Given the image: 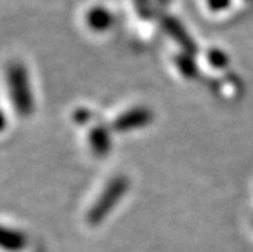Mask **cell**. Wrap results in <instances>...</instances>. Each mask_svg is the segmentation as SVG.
I'll return each mask as SVG.
<instances>
[{
  "mask_svg": "<svg viewBox=\"0 0 253 252\" xmlns=\"http://www.w3.org/2000/svg\"><path fill=\"white\" fill-rule=\"evenodd\" d=\"M164 28L167 34L173 38L176 44H179V48L182 52H185L188 55L196 56L197 55V44L193 41V37L188 34L187 28L182 25V23L173 17H167L164 21Z\"/></svg>",
  "mask_w": 253,
  "mask_h": 252,
  "instance_id": "obj_4",
  "label": "cell"
},
{
  "mask_svg": "<svg viewBox=\"0 0 253 252\" xmlns=\"http://www.w3.org/2000/svg\"><path fill=\"white\" fill-rule=\"evenodd\" d=\"M152 120V112L146 108H136L129 112H126L125 116L116 120V129L120 131H129L135 128L146 126Z\"/></svg>",
  "mask_w": 253,
  "mask_h": 252,
  "instance_id": "obj_5",
  "label": "cell"
},
{
  "mask_svg": "<svg viewBox=\"0 0 253 252\" xmlns=\"http://www.w3.org/2000/svg\"><path fill=\"white\" fill-rule=\"evenodd\" d=\"M91 143H93V151L99 153H106L109 148V140H108V134L103 131H93L91 132Z\"/></svg>",
  "mask_w": 253,
  "mask_h": 252,
  "instance_id": "obj_8",
  "label": "cell"
},
{
  "mask_svg": "<svg viewBox=\"0 0 253 252\" xmlns=\"http://www.w3.org/2000/svg\"><path fill=\"white\" fill-rule=\"evenodd\" d=\"M6 79H8V90L11 93L12 102L21 116H28L32 111V98L28 82V75L25 67L18 62H12L6 70Z\"/></svg>",
  "mask_w": 253,
  "mask_h": 252,
  "instance_id": "obj_2",
  "label": "cell"
},
{
  "mask_svg": "<svg viewBox=\"0 0 253 252\" xmlns=\"http://www.w3.org/2000/svg\"><path fill=\"white\" fill-rule=\"evenodd\" d=\"M23 246V237L18 233L0 228V248L5 249H20Z\"/></svg>",
  "mask_w": 253,
  "mask_h": 252,
  "instance_id": "obj_7",
  "label": "cell"
},
{
  "mask_svg": "<svg viewBox=\"0 0 253 252\" xmlns=\"http://www.w3.org/2000/svg\"><path fill=\"white\" fill-rule=\"evenodd\" d=\"M205 58L208 61V64L215 68V70H224L229 65V56L218 48H210L205 50Z\"/></svg>",
  "mask_w": 253,
  "mask_h": 252,
  "instance_id": "obj_6",
  "label": "cell"
},
{
  "mask_svg": "<svg viewBox=\"0 0 253 252\" xmlns=\"http://www.w3.org/2000/svg\"><path fill=\"white\" fill-rule=\"evenodd\" d=\"M127 190V181L126 178H116L112 179L108 187L105 189V192L100 195L99 201L96 202V205H93V208L88 213V223L89 225H99L105 216H108L111 213V210L114 208L122 196L125 195V192Z\"/></svg>",
  "mask_w": 253,
  "mask_h": 252,
  "instance_id": "obj_3",
  "label": "cell"
},
{
  "mask_svg": "<svg viewBox=\"0 0 253 252\" xmlns=\"http://www.w3.org/2000/svg\"><path fill=\"white\" fill-rule=\"evenodd\" d=\"M5 126V120H3V116L0 114V129H2Z\"/></svg>",
  "mask_w": 253,
  "mask_h": 252,
  "instance_id": "obj_9",
  "label": "cell"
},
{
  "mask_svg": "<svg viewBox=\"0 0 253 252\" xmlns=\"http://www.w3.org/2000/svg\"><path fill=\"white\" fill-rule=\"evenodd\" d=\"M199 12L208 21L224 25L247 14L253 8V0H196Z\"/></svg>",
  "mask_w": 253,
  "mask_h": 252,
  "instance_id": "obj_1",
  "label": "cell"
}]
</instances>
